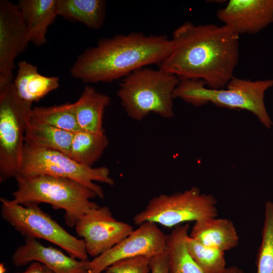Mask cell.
Segmentation results:
<instances>
[{
    "label": "cell",
    "instance_id": "1",
    "mask_svg": "<svg viewBox=\"0 0 273 273\" xmlns=\"http://www.w3.org/2000/svg\"><path fill=\"white\" fill-rule=\"evenodd\" d=\"M239 38L224 25L185 22L173 31L171 52L160 68L180 80L200 79L209 88H224L239 63Z\"/></svg>",
    "mask_w": 273,
    "mask_h": 273
},
{
    "label": "cell",
    "instance_id": "2",
    "mask_svg": "<svg viewBox=\"0 0 273 273\" xmlns=\"http://www.w3.org/2000/svg\"><path fill=\"white\" fill-rule=\"evenodd\" d=\"M171 49V39L164 35L118 34L100 38L96 46L84 51L70 72L84 83H110L148 65H160Z\"/></svg>",
    "mask_w": 273,
    "mask_h": 273
},
{
    "label": "cell",
    "instance_id": "3",
    "mask_svg": "<svg viewBox=\"0 0 273 273\" xmlns=\"http://www.w3.org/2000/svg\"><path fill=\"white\" fill-rule=\"evenodd\" d=\"M272 87L273 79L251 80L234 76L221 89L209 88L200 79H182L173 97L195 107L211 103L220 108L248 111L269 129L273 122L265 106L264 97L266 91Z\"/></svg>",
    "mask_w": 273,
    "mask_h": 273
},
{
    "label": "cell",
    "instance_id": "4",
    "mask_svg": "<svg viewBox=\"0 0 273 273\" xmlns=\"http://www.w3.org/2000/svg\"><path fill=\"white\" fill-rule=\"evenodd\" d=\"M17 190L13 201L24 206L45 203L65 211L64 219L69 227L75 226L79 218L99 206L90 199L97 194L75 180L67 178L39 174L17 176Z\"/></svg>",
    "mask_w": 273,
    "mask_h": 273
},
{
    "label": "cell",
    "instance_id": "5",
    "mask_svg": "<svg viewBox=\"0 0 273 273\" xmlns=\"http://www.w3.org/2000/svg\"><path fill=\"white\" fill-rule=\"evenodd\" d=\"M180 79L161 68L144 67L122 78L117 95L128 117L141 121L153 112L165 118L174 115L173 95Z\"/></svg>",
    "mask_w": 273,
    "mask_h": 273
},
{
    "label": "cell",
    "instance_id": "6",
    "mask_svg": "<svg viewBox=\"0 0 273 273\" xmlns=\"http://www.w3.org/2000/svg\"><path fill=\"white\" fill-rule=\"evenodd\" d=\"M32 103L19 97L13 82L0 88V182L19 175Z\"/></svg>",
    "mask_w": 273,
    "mask_h": 273
},
{
    "label": "cell",
    "instance_id": "7",
    "mask_svg": "<svg viewBox=\"0 0 273 273\" xmlns=\"http://www.w3.org/2000/svg\"><path fill=\"white\" fill-rule=\"evenodd\" d=\"M217 200L193 187L182 192L160 194L149 200L145 208L135 214L134 223H159L167 228L217 216Z\"/></svg>",
    "mask_w": 273,
    "mask_h": 273
},
{
    "label": "cell",
    "instance_id": "8",
    "mask_svg": "<svg viewBox=\"0 0 273 273\" xmlns=\"http://www.w3.org/2000/svg\"><path fill=\"white\" fill-rule=\"evenodd\" d=\"M2 218L25 238L43 239L65 250L70 257L87 260L84 241L72 236L37 205L24 206L1 198Z\"/></svg>",
    "mask_w": 273,
    "mask_h": 273
},
{
    "label": "cell",
    "instance_id": "9",
    "mask_svg": "<svg viewBox=\"0 0 273 273\" xmlns=\"http://www.w3.org/2000/svg\"><path fill=\"white\" fill-rule=\"evenodd\" d=\"M39 174L75 180L95 192L101 199L104 198V191L101 187L94 181L110 186L114 184V180L110 177V170L107 167L94 168L85 166L62 152L36 147L25 143L19 175Z\"/></svg>",
    "mask_w": 273,
    "mask_h": 273
},
{
    "label": "cell",
    "instance_id": "10",
    "mask_svg": "<svg viewBox=\"0 0 273 273\" xmlns=\"http://www.w3.org/2000/svg\"><path fill=\"white\" fill-rule=\"evenodd\" d=\"M107 251L87 262L88 273H103L113 263L138 256L152 258L166 251L167 235L156 223L145 222Z\"/></svg>",
    "mask_w": 273,
    "mask_h": 273
},
{
    "label": "cell",
    "instance_id": "11",
    "mask_svg": "<svg viewBox=\"0 0 273 273\" xmlns=\"http://www.w3.org/2000/svg\"><path fill=\"white\" fill-rule=\"evenodd\" d=\"M75 228L82 237L88 254L97 257L107 251L133 231L132 226L116 220L110 209L99 206L82 215Z\"/></svg>",
    "mask_w": 273,
    "mask_h": 273
},
{
    "label": "cell",
    "instance_id": "12",
    "mask_svg": "<svg viewBox=\"0 0 273 273\" xmlns=\"http://www.w3.org/2000/svg\"><path fill=\"white\" fill-rule=\"evenodd\" d=\"M30 42L28 30L17 4L0 1V88L13 82L16 58Z\"/></svg>",
    "mask_w": 273,
    "mask_h": 273
},
{
    "label": "cell",
    "instance_id": "13",
    "mask_svg": "<svg viewBox=\"0 0 273 273\" xmlns=\"http://www.w3.org/2000/svg\"><path fill=\"white\" fill-rule=\"evenodd\" d=\"M216 16L238 35L255 34L273 23V0H230Z\"/></svg>",
    "mask_w": 273,
    "mask_h": 273
},
{
    "label": "cell",
    "instance_id": "14",
    "mask_svg": "<svg viewBox=\"0 0 273 273\" xmlns=\"http://www.w3.org/2000/svg\"><path fill=\"white\" fill-rule=\"evenodd\" d=\"M12 261L16 267L38 261L54 273H88V260H78L57 248L45 246L31 238H25L24 244L19 246L13 254Z\"/></svg>",
    "mask_w": 273,
    "mask_h": 273
},
{
    "label": "cell",
    "instance_id": "15",
    "mask_svg": "<svg viewBox=\"0 0 273 273\" xmlns=\"http://www.w3.org/2000/svg\"><path fill=\"white\" fill-rule=\"evenodd\" d=\"M189 236L200 243L225 252L237 247L239 237L232 220L210 217L195 221Z\"/></svg>",
    "mask_w": 273,
    "mask_h": 273
},
{
    "label": "cell",
    "instance_id": "16",
    "mask_svg": "<svg viewBox=\"0 0 273 273\" xmlns=\"http://www.w3.org/2000/svg\"><path fill=\"white\" fill-rule=\"evenodd\" d=\"M17 5L27 25L30 42L37 47L45 44L48 28L58 16L57 0H20Z\"/></svg>",
    "mask_w": 273,
    "mask_h": 273
},
{
    "label": "cell",
    "instance_id": "17",
    "mask_svg": "<svg viewBox=\"0 0 273 273\" xmlns=\"http://www.w3.org/2000/svg\"><path fill=\"white\" fill-rule=\"evenodd\" d=\"M17 70L13 84L22 99L33 104L60 86L59 78L40 74L36 66L26 61L17 64Z\"/></svg>",
    "mask_w": 273,
    "mask_h": 273
},
{
    "label": "cell",
    "instance_id": "18",
    "mask_svg": "<svg viewBox=\"0 0 273 273\" xmlns=\"http://www.w3.org/2000/svg\"><path fill=\"white\" fill-rule=\"evenodd\" d=\"M110 103V97L85 86L79 99L73 103L76 117L81 130L105 133L103 117L106 108Z\"/></svg>",
    "mask_w": 273,
    "mask_h": 273
},
{
    "label": "cell",
    "instance_id": "19",
    "mask_svg": "<svg viewBox=\"0 0 273 273\" xmlns=\"http://www.w3.org/2000/svg\"><path fill=\"white\" fill-rule=\"evenodd\" d=\"M106 10L104 0H57L58 16L78 21L94 30L103 26Z\"/></svg>",
    "mask_w": 273,
    "mask_h": 273
},
{
    "label": "cell",
    "instance_id": "20",
    "mask_svg": "<svg viewBox=\"0 0 273 273\" xmlns=\"http://www.w3.org/2000/svg\"><path fill=\"white\" fill-rule=\"evenodd\" d=\"M73 134L74 132L29 119L25 130V143L38 148L56 150L70 156Z\"/></svg>",
    "mask_w": 273,
    "mask_h": 273
},
{
    "label": "cell",
    "instance_id": "21",
    "mask_svg": "<svg viewBox=\"0 0 273 273\" xmlns=\"http://www.w3.org/2000/svg\"><path fill=\"white\" fill-rule=\"evenodd\" d=\"M189 223L175 226L167 235L166 252L169 273H204L190 255L186 245Z\"/></svg>",
    "mask_w": 273,
    "mask_h": 273
},
{
    "label": "cell",
    "instance_id": "22",
    "mask_svg": "<svg viewBox=\"0 0 273 273\" xmlns=\"http://www.w3.org/2000/svg\"><path fill=\"white\" fill-rule=\"evenodd\" d=\"M108 144L109 141L105 133L79 130L74 133L70 156L82 165L93 167Z\"/></svg>",
    "mask_w": 273,
    "mask_h": 273
},
{
    "label": "cell",
    "instance_id": "23",
    "mask_svg": "<svg viewBox=\"0 0 273 273\" xmlns=\"http://www.w3.org/2000/svg\"><path fill=\"white\" fill-rule=\"evenodd\" d=\"M29 119L35 122L75 132L81 130L73 103H66L49 107H33Z\"/></svg>",
    "mask_w": 273,
    "mask_h": 273
},
{
    "label": "cell",
    "instance_id": "24",
    "mask_svg": "<svg viewBox=\"0 0 273 273\" xmlns=\"http://www.w3.org/2000/svg\"><path fill=\"white\" fill-rule=\"evenodd\" d=\"M186 245L190 255L204 273H220L226 267L224 252L204 245L189 234Z\"/></svg>",
    "mask_w": 273,
    "mask_h": 273
},
{
    "label": "cell",
    "instance_id": "25",
    "mask_svg": "<svg viewBox=\"0 0 273 273\" xmlns=\"http://www.w3.org/2000/svg\"><path fill=\"white\" fill-rule=\"evenodd\" d=\"M257 256L256 273H273V202L264 205V220Z\"/></svg>",
    "mask_w": 273,
    "mask_h": 273
},
{
    "label": "cell",
    "instance_id": "26",
    "mask_svg": "<svg viewBox=\"0 0 273 273\" xmlns=\"http://www.w3.org/2000/svg\"><path fill=\"white\" fill-rule=\"evenodd\" d=\"M150 258L138 256L118 261L107 267L103 273H148Z\"/></svg>",
    "mask_w": 273,
    "mask_h": 273
},
{
    "label": "cell",
    "instance_id": "27",
    "mask_svg": "<svg viewBox=\"0 0 273 273\" xmlns=\"http://www.w3.org/2000/svg\"><path fill=\"white\" fill-rule=\"evenodd\" d=\"M151 273H169L166 250L150 258Z\"/></svg>",
    "mask_w": 273,
    "mask_h": 273
},
{
    "label": "cell",
    "instance_id": "28",
    "mask_svg": "<svg viewBox=\"0 0 273 273\" xmlns=\"http://www.w3.org/2000/svg\"><path fill=\"white\" fill-rule=\"evenodd\" d=\"M15 273H54L48 267L43 264L38 262L33 261L30 264L27 269L23 272Z\"/></svg>",
    "mask_w": 273,
    "mask_h": 273
},
{
    "label": "cell",
    "instance_id": "29",
    "mask_svg": "<svg viewBox=\"0 0 273 273\" xmlns=\"http://www.w3.org/2000/svg\"><path fill=\"white\" fill-rule=\"evenodd\" d=\"M220 273H245L241 269L235 266H231L226 267Z\"/></svg>",
    "mask_w": 273,
    "mask_h": 273
},
{
    "label": "cell",
    "instance_id": "30",
    "mask_svg": "<svg viewBox=\"0 0 273 273\" xmlns=\"http://www.w3.org/2000/svg\"><path fill=\"white\" fill-rule=\"evenodd\" d=\"M6 268L5 267V265L3 263H1L0 264V273H6Z\"/></svg>",
    "mask_w": 273,
    "mask_h": 273
}]
</instances>
